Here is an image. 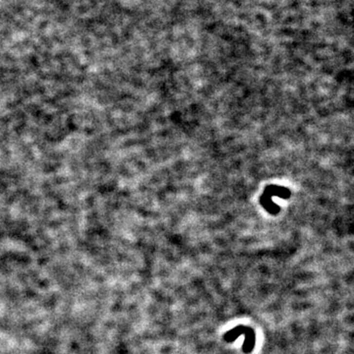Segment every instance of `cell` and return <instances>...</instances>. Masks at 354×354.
<instances>
[{
  "label": "cell",
  "instance_id": "1",
  "mask_svg": "<svg viewBox=\"0 0 354 354\" xmlns=\"http://www.w3.org/2000/svg\"><path fill=\"white\" fill-rule=\"evenodd\" d=\"M242 335L245 336L242 350L244 353L248 354L253 351V349H254V347H255V343H256V334H255V331L252 328L247 327V326H237V327L233 328L232 330H230L229 332L225 333V335H224V338L226 342H232L236 338H238V336H240Z\"/></svg>",
  "mask_w": 354,
  "mask_h": 354
}]
</instances>
